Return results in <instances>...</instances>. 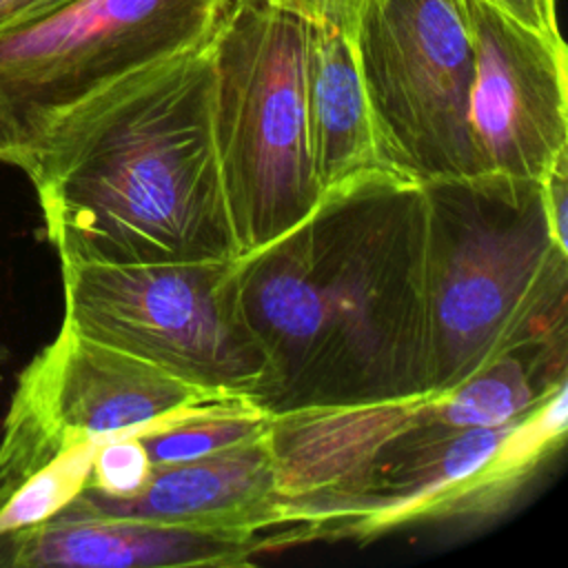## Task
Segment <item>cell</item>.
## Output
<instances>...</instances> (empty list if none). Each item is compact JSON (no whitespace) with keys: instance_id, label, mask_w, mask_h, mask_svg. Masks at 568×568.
I'll return each instance as SVG.
<instances>
[{"instance_id":"24","label":"cell","mask_w":568,"mask_h":568,"mask_svg":"<svg viewBox=\"0 0 568 568\" xmlns=\"http://www.w3.org/2000/svg\"><path fill=\"white\" fill-rule=\"evenodd\" d=\"M0 379H2V375H0Z\"/></svg>"},{"instance_id":"14","label":"cell","mask_w":568,"mask_h":568,"mask_svg":"<svg viewBox=\"0 0 568 568\" xmlns=\"http://www.w3.org/2000/svg\"><path fill=\"white\" fill-rule=\"evenodd\" d=\"M306 120L320 191L382 169L351 38L306 20Z\"/></svg>"},{"instance_id":"3","label":"cell","mask_w":568,"mask_h":568,"mask_svg":"<svg viewBox=\"0 0 568 568\" xmlns=\"http://www.w3.org/2000/svg\"><path fill=\"white\" fill-rule=\"evenodd\" d=\"M566 417L568 384L499 428L455 430L430 395L273 417L284 528L302 544L497 515L561 446Z\"/></svg>"},{"instance_id":"4","label":"cell","mask_w":568,"mask_h":568,"mask_svg":"<svg viewBox=\"0 0 568 568\" xmlns=\"http://www.w3.org/2000/svg\"><path fill=\"white\" fill-rule=\"evenodd\" d=\"M428 393L524 348L566 346L568 248L541 184L497 173L422 182Z\"/></svg>"},{"instance_id":"13","label":"cell","mask_w":568,"mask_h":568,"mask_svg":"<svg viewBox=\"0 0 568 568\" xmlns=\"http://www.w3.org/2000/svg\"><path fill=\"white\" fill-rule=\"evenodd\" d=\"M95 442L67 439L16 384L0 430V541L36 526L89 481Z\"/></svg>"},{"instance_id":"18","label":"cell","mask_w":568,"mask_h":568,"mask_svg":"<svg viewBox=\"0 0 568 568\" xmlns=\"http://www.w3.org/2000/svg\"><path fill=\"white\" fill-rule=\"evenodd\" d=\"M517 22L548 36H559L557 0H484Z\"/></svg>"},{"instance_id":"5","label":"cell","mask_w":568,"mask_h":568,"mask_svg":"<svg viewBox=\"0 0 568 568\" xmlns=\"http://www.w3.org/2000/svg\"><path fill=\"white\" fill-rule=\"evenodd\" d=\"M213 138L240 255L320 202L306 120V20L271 0H233L211 40Z\"/></svg>"},{"instance_id":"22","label":"cell","mask_w":568,"mask_h":568,"mask_svg":"<svg viewBox=\"0 0 568 568\" xmlns=\"http://www.w3.org/2000/svg\"><path fill=\"white\" fill-rule=\"evenodd\" d=\"M9 359H11V351H9V346H4V344L0 342V371L9 364Z\"/></svg>"},{"instance_id":"11","label":"cell","mask_w":568,"mask_h":568,"mask_svg":"<svg viewBox=\"0 0 568 568\" xmlns=\"http://www.w3.org/2000/svg\"><path fill=\"white\" fill-rule=\"evenodd\" d=\"M273 550L262 537L113 515L84 493L0 541V568L246 566Z\"/></svg>"},{"instance_id":"2","label":"cell","mask_w":568,"mask_h":568,"mask_svg":"<svg viewBox=\"0 0 568 568\" xmlns=\"http://www.w3.org/2000/svg\"><path fill=\"white\" fill-rule=\"evenodd\" d=\"M211 42L140 69L0 153L60 262L235 260L213 138Z\"/></svg>"},{"instance_id":"17","label":"cell","mask_w":568,"mask_h":568,"mask_svg":"<svg viewBox=\"0 0 568 568\" xmlns=\"http://www.w3.org/2000/svg\"><path fill=\"white\" fill-rule=\"evenodd\" d=\"M541 184V195H544V206L546 215L550 222V229L557 237V242L568 248V237H566V213H568V153L561 155L552 169L546 173V178L539 182Z\"/></svg>"},{"instance_id":"21","label":"cell","mask_w":568,"mask_h":568,"mask_svg":"<svg viewBox=\"0 0 568 568\" xmlns=\"http://www.w3.org/2000/svg\"><path fill=\"white\" fill-rule=\"evenodd\" d=\"M273 4H277V7H282V9H288V11H293V13H297L300 16V4H302V0H271Z\"/></svg>"},{"instance_id":"16","label":"cell","mask_w":568,"mask_h":568,"mask_svg":"<svg viewBox=\"0 0 568 568\" xmlns=\"http://www.w3.org/2000/svg\"><path fill=\"white\" fill-rule=\"evenodd\" d=\"M153 466L138 435H118L98 444L87 488L100 497L126 499L142 490Z\"/></svg>"},{"instance_id":"1","label":"cell","mask_w":568,"mask_h":568,"mask_svg":"<svg viewBox=\"0 0 568 568\" xmlns=\"http://www.w3.org/2000/svg\"><path fill=\"white\" fill-rule=\"evenodd\" d=\"M266 355L271 417L428 395L422 184L386 169L322 193L273 242L235 257Z\"/></svg>"},{"instance_id":"20","label":"cell","mask_w":568,"mask_h":568,"mask_svg":"<svg viewBox=\"0 0 568 568\" xmlns=\"http://www.w3.org/2000/svg\"><path fill=\"white\" fill-rule=\"evenodd\" d=\"M64 2H71V0H11V4L7 7V11H4V16L0 20V27L20 22V20L38 16V13H44V11L55 9V7L64 4Z\"/></svg>"},{"instance_id":"8","label":"cell","mask_w":568,"mask_h":568,"mask_svg":"<svg viewBox=\"0 0 568 568\" xmlns=\"http://www.w3.org/2000/svg\"><path fill=\"white\" fill-rule=\"evenodd\" d=\"M351 42L379 166L419 184L475 175L464 0H359Z\"/></svg>"},{"instance_id":"19","label":"cell","mask_w":568,"mask_h":568,"mask_svg":"<svg viewBox=\"0 0 568 568\" xmlns=\"http://www.w3.org/2000/svg\"><path fill=\"white\" fill-rule=\"evenodd\" d=\"M359 0H302L300 16L308 22H326L351 38L355 9Z\"/></svg>"},{"instance_id":"15","label":"cell","mask_w":568,"mask_h":568,"mask_svg":"<svg viewBox=\"0 0 568 568\" xmlns=\"http://www.w3.org/2000/svg\"><path fill=\"white\" fill-rule=\"evenodd\" d=\"M273 417L246 397H220L171 415L142 433L151 466L202 459L264 437Z\"/></svg>"},{"instance_id":"10","label":"cell","mask_w":568,"mask_h":568,"mask_svg":"<svg viewBox=\"0 0 568 568\" xmlns=\"http://www.w3.org/2000/svg\"><path fill=\"white\" fill-rule=\"evenodd\" d=\"M42 415L71 442H104L226 395L193 386L67 324L18 375Z\"/></svg>"},{"instance_id":"7","label":"cell","mask_w":568,"mask_h":568,"mask_svg":"<svg viewBox=\"0 0 568 568\" xmlns=\"http://www.w3.org/2000/svg\"><path fill=\"white\" fill-rule=\"evenodd\" d=\"M233 0H71L0 27V153L155 62L204 47Z\"/></svg>"},{"instance_id":"12","label":"cell","mask_w":568,"mask_h":568,"mask_svg":"<svg viewBox=\"0 0 568 568\" xmlns=\"http://www.w3.org/2000/svg\"><path fill=\"white\" fill-rule=\"evenodd\" d=\"M268 433L202 459L153 466L142 490L126 499L82 493L113 515L242 532L282 548L288 544Z\"/></svg>"},{"instance_id":"6","label":"cell","mask_w":568,"mask_h":568,"mask_svg":"<svg viewBox=\"0 0 568 568\" xmlns=\"http://www.w3.org/2000/svg\"><path fill=\"white\" fill-rule=\"evenodd\" d=\"M62 324L126 351L193 386L253 404L266 355L244 315L235 260L60 262Z\"/></svg>"},{"instance_id":"9","label":"cell","mask_w":568,"mask_h":568,"mask_svg":"<svg viewBox=\"0 0 568 568\" xmlns=\"http://www.w3.org/2000/svg\"><path fill=\"white\" fill-rule=\"evenodd\" d=\"M473 42L468 129L477 173L541 182L568 153L566 44L484 0H464Z\"/></svg>"},{"instance_id":"23","label":"cell","mask_w":568,"mask_h":568,"mask_svg":"<svg viewBox=\"0 0 568 568\" xmlns=\"http://www.w3.org/2000/svg\"><path fill=\"white\" fill-rule=\"evenodd\" d=\"M9 4H11V0H0V20H2V16H4V11H7Z\"/></svg>"}]
</instances>
